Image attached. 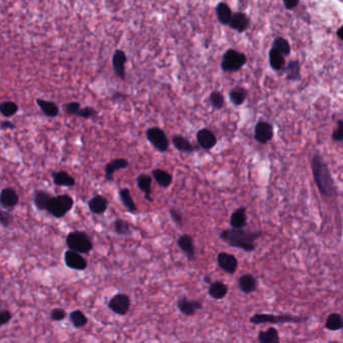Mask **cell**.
<instances>
[{
	"label": "cell",
	"instance_id": "cell-1",
	"mask_svg": "<svg viewBox=\"0 0 343 343\" xmlns=\"http://www.w3.org/2000/svg\"><path fill=\"white\" fill-rule=\"evenodd\" d=\"M262 235L259 231H247L245 229H227L220 233V238L229 246L235 247L246 252H252L256 249L255 241Z\"/></svg>",
	"mask_w": 343,
	"mask_h": 343
},
{
	"label": "cell",
	"instance_id": "cell-2",
	"mask_svg": "<svg viewBox=\"0 0 343 343\" xmlns=\"http://www.w3.org/2000/svg\"><path fill=\"white\" fill-rule=\"evenodd\" d=\"M312 170L315 183L319 191L326 197H332L335 195L334 183L329 173L326 164L323 162L321 157L314 156L312 159Z\"/></svg>",
	"mask_w": 343,
	"mask_h": 343
},
{
	"label": "cell",
	"instance_id": "cell-3",
	"mask_svg": "<svg viewBox=\"0 0 343 343\" xmlns=\"http://www.w3.org/2000/svg\"><path fill=\"white\" fill-rule=\"evenodd\" d=\"M66 245L68 249L79 254H87L94 248L90 237L86 233L80 231H75L68 234L66 237Z\"/></svg>",
	"mask_w": 343,
	"mask_h": 343
},
{
	"label": "cell",
	"instance_id": "cell-4",
	"mask_svg": "<svg viewBox=\"0 0 343 343\" xmlns=\"http://www.w3.org/2000/svg\"><path fill=\"white\" fill-rule=\"evenodd\" d=\"M74 207V199L67 194L53 197L48 204L47 211L55 218H61Z\"/></svg>",
	"mask_w": 343,
	"mask_h": 343
},
{
	"label": "cell",
	"instance_id": "cell-5",
	"mask_svg": "<svg viewBox=\"0 0 343 343\" xmlns=\"http://www.w3.org/2000/svg\"><path fill=\"white\" fill-rule=\"evenodd\" d=\"M306 321V318L295 317L291 315H272V314H255L250 317V322L253 324H263V323H301Z\"/></svg>",
	"mask_w": 343,
	"mask_h": 343
},
{
	"label": "cell",
	"instance_id": "cell-6",
	"mask_svg": "<svg viewBox=\"0 0 343 343\" xmlns=\"http://www.w3.org/2000/svg\"><path fill=\"white\" fill-rule=\"evenodd\" d=\"M246 61L247 58L244 53L235 50H228L222 57L221 67L226 73H235L241 70Z\"/></svg>",
	"mask_w": 343,
	"mask_h": 343
},
{
	"label": "cell",
	"instance_id": "cell-7",
	"mask_svg": "<svg viewBox=\"0 0 343 343\" xmlns=\"http://www.w3.org/2000/svg\"><path fill=\"white\" fill-rule=\"evenodd\" d=\"M148 141L158 152H166L169 149V140L165 132L159 128H150L146 132Z\"/></svg>",
	"mask_w": 343,
	"mask_h": 343
},
{
	"label": "cell",
	"instance_id": "cell-8",
	"mask_svg": "<svg viewBox=\"0 0 343 343\" xmlns=\"http://www.w3.org/2000/svg\"><path fill=\"white\" fill-rule=\"evenodd\" d=\"M131 306V299L127 294L119 293L114 295L108 303V308L119 315H126Z\"/></svg>",
	"mask_w": 343,
	"mask_h": 343
},
{
	"label": "cell",
	"instance_id": "cell-9",
	"mask_svg": "<svg viewBox=\"0 0 343 343\" xmlns=\"http://www.w3.org/2000/svg\"><path fill=\"white\" fill-rule=\"evenodd\" d=\"M197 142L201 149L209 151L212 150L217 144V136L209 129H201L197 132Z\"/></svg>",
	"mask_w": 343,
	"mask_h": 343
},
{
	"label": "cell",
	"instance_id": "cell-10",
	"mask_svg": "<svg viewBox=\"0 0 343 343\" xmlns=\"http://www.w3.org/2000/svg\"><path fill=\"white\" fill-rule=\"evenodd\" d=\"M254 138L260 144H267L273 138V127L270 123L260 121L255 126Z\"/></svg>",
	"mask_w": 343,
	"mask_h": 343
},
{
	"label": "cell",
	"instance_id": "cell-11",
	"mask_svg": "<svg viewBox=\"0 0 343 343\" xmlns=\"http://www.w3.org/2000/svg\"><path fill=\"white\" fill-rule=\"evenodd\" d=\"M64 262L65 265L74 270L82 271L87 267L86 260L81 256V254L75 252L73 250H68L64 254Z\"/></svg>",
	"mask_w": 343,
	"mask_h": 343
},
{
	"label": "cell",
	"instance_id": "cell-12",
	"mask_svg": "<svg viewBox=\"0 0 343 343\" xmlns=\"http://www.w3.org/2000/svg\"><path fill=\"white\" fill-rule=\"evenodd\" d=\"M217 263L219 267L228 274H234L238 268L237 258L226 252H221L217 256Z\"/></svg>",
	"mask_w": 343,
	"mask_h": 343
},
{
	"label": "cell",
	"instance_id": "cell-13",
	"mask_svg": "<svg viewBox=\"0 0 343 343\" xmlns=\"http://www.w3.org/2000/svg\"><path fill=\"white\" fill-rule=\"evenodd\" d=\"M130 166V162L126 158H114L105 167V179L106 181L111 182L113 180V174L117 171L125 170Z\"/></svg>",
	"mask_w": 343,
	"mask_h": 343
},
{
	"label": "cell",
	"instance_id": "cell-14",
	"mask_svg": "<svg viewBox=\"0 0 343 343\" xmlns=\"http://www.w3.org/2000/svg\"><path fill=\"white\" fill-rule=\"evenodd\" d=\"M178 309L187 316H192L194 315L197 311L201 310L203 308V305L200 301L198 300H190L186 297H182L177 302Z\"/></svg>",
	"mask_w": 343,
	"mask_h": 343
},
{
	"label": "cell",
	"instance_id": "cell-15",
	"mask_svg": "<svg viewBox=\"0 0 343 343\" xmlns=\"http://www.w3.org/2000/svg\"><path fill=\"white\" fill-rule=\"evenodd\" d=\"M126 62H127V56L123 51L118 50L114 52L112 55V67L117 77L120 78L121 79H126V67H125Z\"/></svg>",
	"mask_w": 343,
	"mask_h": 343
},
{
	"label": "cell",
	"instance_id": "cell-16",
	"mask_svg": "<svg viewBox=\"0 0 343 343\" xmlns=\"http://www.w3.org/2000/svg\"><path fill=\"white\" fill-rule=\"evenodd\" d=\"M177 244L190 261L195 260V246L193 238L190 235L184 234L180 236L177 240Z\"/></svg>",
	"mask_w": 343,
	"mask_h": 343
},
{
	"label": "cell",
	"instance_id": "cell-17",
	"mask_svg": "<svg viewBox=\"0 0 343 343\" xmlns=\"http://www.w3.org/2000/svg\"><path fill=\"white\" fill-rule=\"evenodd\" d=\"M87 206L89 211L93 214L103 215L107 210L108 201L102 195H96L88 201Z\"/></svg>",
	"mask_w": 343,
	"mask_h": 343
},
{
	"label": "cell",
	"instance_id": "cell-18",
	"mask_svg": "<svg viewBox=\"0 0 343 343\" xmlns=\"http://www.w3.org/2000/svg\"><path fill=\"white\" fill-rule=\"evenodd\" d=\"M19 197L11 188H5L0 193V204L6 209H11L18 204Z\"/></svg>",
	"mask_w": 343,
	"mask_h": 343
},
{
	"label": "cell",
	"instance_id": "cell-19",
	"mask_svg": "<svg viewBox=\"0 0 343 343\" xmlns=\"http://www.w3.org/2000/svg\"><path fill=\"white\" fill-rule=\"evenodd\" d=\"M238 286L243 293L250 294L257 289L258 282L252 274H244L238 280Z\"/></svg>",
	"mask_w": 343,
	"mask_h": 343
},
{
	"label": "cell",
	"instance_id": "cell-20",
	"mask_svg": "<svg viewBox=\"0 0 343 343\" xmlns=\"http://www.w3.org/2000/svg\"><path fill=\"white\" fill-rule=\"evenodd\" d=\"M172 143L176 150L182 153H193L197 150V148L187 138L181 134H175L172 138Z\"/></svg>",
	"mask_w": 343,
	"mask_h": 343
},
{
	"label": "cell",
	"instance_id": "cell-21",
	"mask_svg": "<svg viewBox=\"0 0 343 343\" xmlns=\"http://www.w3.org/2000/svg\"><path fill=\"white\" fill-rule=\"evenodd\" d=\"M152 177L147 174H141L136 177V186L145 194V197L148 201L153 202L151 197L152 195Z\"/></svg>",
	"mask_w": 343,
	"mask_h": 343
},
{
	"label": "cell",
	"instance_id": "cell-22",
	"mask_svg": "<svg viewBox=\"0 0 343 343\" xmlns=\"http://www.w3.org/2000/svg\"><path fill=\"white\" fill-rule=\"evenodd\" d=\"M229 26L238 32H244L249 26V18L245 13L237 12L232 15V18Z\"/></svg>",
	"mask_w": 343,
	"mask_h": 343
},
{
	"label": "cell",
	"instance_id": "cell-23",
	"mask_svg": "<svg viewBox=\"0 0 343 343\" xmlns=\"http://www.w3.org/2000/svg\"><path fill=\"white\" fill-rule=\"evenodd\" d=\"M53 183L57 186L62 187H74L76 185V180L65 171H58L53 173Z\"/></svg>",
	"mask_w": 343,
	"mask_h": 343
},
{
	"label": "cell",
	"instance_id": "cell-24",
	"mask_svg": "<svg viewBox=\"0 0 343 343\" xmlns=\"http://www.w3.org/2000/svg\"><path fill=\"white\" fill-rule=\"evenodd\" d=\"M248 97V90L242 86H236L229 91V99L230 102L236 106H240L245 103Z\"/></svg>",
	"mask_w": 343,
	"mask_h": 343
},
{
	"label": "cell",
	"instance_id": "cell-25",
	"mask_svg": "<svg viewBox=\"0 0 343 343\" xmlns=\"http://www.w3.org/2000/svg\"><path fill=\"white\" fill-rule=\"evenodd\" d=\"M152 176L154 180L158 183V186H161L163 188H168L171 186L173 182V176L162 169H155L152 171Z\"/></svg>",
	"mask_w": 343,
	"mask_h": 343
},
{
	"label": "cell",
	"instance_id": "cell-26",
	"mask_svg": "<svg viewBox=\"0 0 343 343\" xmlns=\"http://www.w3.org/2000/svg\"><path fill=\"white\" fill-rule=\"evenodd\" d=\"M247 225L246 208L241 207L233 212L230 218V226L234 229H243Z\"/></svg>",
	"mask_w": 343,
	"mask_h": 343
},
{
	"label": "cell",
	"instance_id": "cell-27",
	"mask_svg": "<svg viewBox=\"0 0 343 343\" xmlns=\"http://www.w3.org/2000/svg\"><path fill=\"white\" fill-rule=\"evenodd\" d=\"M36 104L48 118H55L59 113V107L53 102L37 99Z\"/></svg>",
	"mask_w": 343,
	"mask_h": 343
},
{
	"label": "cell",
	"instance_id": "cell-28",
	"mask_svg": "<svg viewBox=\"0 0 343 343\" xmlns=\"http://www.w3.org/2000/svg\"><path fill=\"white\" fill-rule=\"evenodd\" d=\"M216 15L218 20L224 26H229L232 18V10L225 2H220L216 6Z\"/></svg>",
	"mask_w": 343,
	"mask_h": 343
},
{
	"label": "cell",
	"instance_id": "cell-29",
	"mask_svg": "<svg viewBox=\"0 0 343 343\" xmlns=\"http://www.w3.org/2000/svg\"><path fill=\"white\" fill-rule=\"evenodd\" d=\"M208 293L214 299H223L228 293V286L221 281L212 282L209 286Z\"/></svg>",
	"mask_w": 343,
	"mask_h": 343
},
{
	"label": "cell",
	"instance_id": "cell-30",
	"mask_svg": "<svg viewBox=\"0 0 343 343\" xmlns=\"http://www.w3.org/2000/svg\"><path fill=\"white\" fill-rule=\"evenodd\" d=\"M259 343H280V337L278 331L270 327L265 331H260L258 334Z\"/></svg>",
	"mask_w": 343,
	"mask_h": 343
},
{
	"label": "cell",
	"instance_id": "cell-31",
	"mask_svg": "<svg viewBox=\"0 0 343 343\" xmlns=\"http://www.w3.org/2000/svg\"><path fill=\"white\" fill-rule=\"evenodd\" d=\"M269 62L273 70L281 71L283 70L284 63H285L284 55L278 51L271 49V51L269 52Z\"/></svg>",
	"mask_w": 343,
	"mask_h": 343
},
{
	"label": "cell",
	"instance_id": "cell-32",
	"mask_svg": "<svg viewBox=\"0 0 343 343\" xmlns=\"http://www.w3.org/2000/svg\"><path fill=\"white\" fill-rule=\"evenodd\" d=\"M325 328L330 331L343 329V317L338 313H331L326 319Z\"/></svg>",
	"mask_w": 343,
	"mask_h": 343
},
{
	"label": "cell",
	"instance_id": "cell-33",
	"mask_svg": "<svg viewBox=\"0 0 343 343\" xmlns=\"http://www.w3.org/2000/svg\"><path fill=\"white\" fill-rule=\"evenodd\" d=\"M119 196H120L122 204L128 209V211L130 213H135L136 212L138 208H136V206H135V204H134V202H133V200H132V198L131 196V192H130L129 189L124 188V189L120 190Z\"/></svg>",
	"mask_w": 343,
	"mask_h": 343
},
{
	"label": "cell",
	"instance_id": "cell-34",
	"mask_svg": "<svg viewBox=\"0 0 343 343\" xmlns=\"http://www.w3.org/2000/svg\"><path fill=\"white\" fill-rule=\"evenodd\" d=\"M33 196H34L33 201H34L36 208L38 210H41V211L47 210L48 204L50 203V201L53 197L49 193L44 192V191H36Z\"/></svg>",
	"mask_w": 343,
	"mask_h": 343
},
{
	"label": "cell",
	"instance_id": "cell-35",
	"mask_svg": "<svg viewBox=\"0 0 343 343\" xmlns=\"http://www.w3.org/2000/svg\"><path fill=\"white\" fill-rule=\"evenodd\" d=\"M70 319L75 327L80 328L86 325L87 318L80 310H75L70 314Z\"/></svg>",
	"mask_w": 343,
	"mask_h": 343
},
{
	"label": "cell",
	"instance_id": "cell-36",
	"mask_svg": "<svg viewBox=\"0 0 343 343\" xmlns=\"http://www.w3.org/2000/svg\"><path fill=\"white\" fill-rule=\"evenodd\" d=\"M18 106L13 102H3L0 104V112L5 118H10L17 112Z\"/></svg>",
	"mask_w": 343,
	"mask_h": 343
},
{
	"label": "cell",
	"instance_id": "cell-37",
	"mask_svg": "<svg viewBox=\"0 0 343 343\" xmlns=\"http://www.w3.org/2000/svg\"><path fill=\"white\" fill-rule=\"evenodd\" d=\"M272 49L278 51L283 55H288L290 53V45H289L288 41L282 37H277V38L274 39L273 44H272Z\"/></svg>",
	"mask_w": 343,
	"mask_h": 343
},
{
	"label": "cell",
	"instance_id": "cell-38",
	"mask_svg": "<svg viewBox=\"0 0 343 343\" xmlns=\"http://www.w3.org/2000/svg\"><path fill=\"white\" fill-rule=\"evenodd\" d=\"M287 79L290 80H297L300 79L299 63L297 61H290L286 67Z\"/></svg>",
	"mask_w": 343,
	"mask_h": 343
},
{
	"label": "cell",
	"instance_id": "cell-39",
	"mask_svg": "<svg viewBox=\"0 0 343 343\" xmlns=\"http://www.w3.org/2000/svg\"><path fill=\"white\" fill-rule=\"evenodd\" d=\"M209 102L215 109H221L225 106V99L219 90H214L209 96Z\"/></svg>",
	"mask_w": 343,
	"mask_h": 343
},
{
	"label": "cell",
	"instance_id": "cell-40",
	"mask_svg": "<svg viewBox=\"0 0 343 343\" xmlns=\"http://www.w3.org/2000/svg\"><path fill=\"white\" fill-rule=\"evenodd\" d=\"M113 228H114V231H116V233L118 235H121V236L131 235V233H132L130 225L122 219L116 220V222H114V224H113Z\"/></svg>",
	"mask_w": 343,
	"mask_h": 343
},
{
	"label": "cell",
	"instance_id": "cell-41",
	"mask_svg": "<svg viewBox=\"0 0 343 343\" xmlns=\"http://www.w3.org/2000/svg\"><path fill=\"white\" fill-rule=\"evenodd\" d=\"M98 116V111L91 106H85V107H81L78 113V117H80L82 119H91L95 118Z\"/></svg>",
	"mask_w": 343,
	"mask_h": 343
},
{
	"label": "cell",
	"instance_id": "cell-42",
	"mask_svg": "<svg viewBox=\"0 0 343 343\" xmlns=\"http://www.w3.org/2000/svg\"><path fill=\"white\" fill-rule=\"evenodd\" d=\"M81 108L80 105L77 102H72L68 103L64 106V110L66 113L71 114V116H78V113L79 111V109Z\"/></svg>",
	"mask_w": 343,
	"mask_h": 343
},
{
	"label": "cell",
	"instance_id": "cell-43",
	"mask_svg": "<svg viewBox=\"0 0 343 343\" xmlns=\"http://www.w3.org/2000/svg\"><path fill=\"white\" fill-rule=\"evenodd\" d=\"M11 223H12V216L6 211L0 210V225L7 228L10 226Z\"/></svg>",
	"mask_w": 343,
	"mask_h": 343
},
{
	"label": "cell",
	"instance_id": "cell-44",
	"mask_svg": "<svg viewBox=\"0 0 343 343\" xmlns=\"http://www.w3.org/2000/svg\"><path fill=\"white\" fill-rule=\"evenodd\" d=\"M332 138L336 142L343 141V121H338V128L333 132Z\"/></svg>",
	"mask_w": 343,
	"mask_h": 343
},
{
	"label": "cell",
	"instance_id": "cell-45",
	"mask_svg": "<svg viewBox=\"0 0 343 343\" xmlns=\"http://www.w3.org/2000/svg\"><path fill=\"white\" fill-rule=\"evenodd\" d=\"M65 315L66 314H65V311L63 309L56 308V309H53L52 311L51 317H52V319L53 320V321H60V320L65 318Z\"/></svg>",
	"mask_w": 343,
	"mask_h": 343
},
{
	"label": "cell",
	"instance_id": "cell-46",
	"mask_svg": "<svg viewBox=\"0 0 343 343\" xmlns=\"http://www.w3.org/2000/svg\"><path fill=\"white\" fill-rule=\"evenodd\" d=\"M11 319V314L8 310L0 311V326L6 324Z\"/></svg>",
	"mask_w": 343,
	"mask_h": 343
},
{
	"label": "cell",
	"instance_id": "cell-47",
	"mask_svg": "<svg viewBox=\"0 0 343 343\" xmlns=\"http://www.w3.org/2000/svg\"><path fill=\"white\" fill-rule=\"evenodd\" d=\"M170 215L172 217V220L177 224V225H182V215L180 212H178L176 209L171 208L170 209Z\"/></svg>",
	"mask_w": 343,
	"mask_h": 343
},
{
	"label": "cell",
	"instance_id": "cell-48",
	"mask_svg": "<svg viewBox=\"0 0 343 343\" xmlns=\"http://www.w3.org/2000/svg\"><path fill=\"white\" fill-rule=\"evenodd\" d=\"M299 0H283V3L287 9H293L298 5Z\"/></svg>",
	"mask_w": 343,
	"mask_h": 343
},
{
	"label": "cell",
	"instance_id": "cell-49",
	"mask_svg": "<svg viewBox=\"0 0 343 343\" xmlns=\"http://www.w3.org/2000/svg\"><path fill=\"white\" fill-rule=\"evenodd\" d=\"M0 128L3 129V130H13V129H15V125L12 124L11 122L4 121L0 124Z\"/></svg>",
	"mask_w": 343,
	"mask_h": 343
},
{
	"label": "cell",
	"instance_id": "cell-50",
	"mask_svg": "<svg viewBox=\"0 0 343 343\" xmlns=\"http://www.w3.org/2000/svg\"><path fill=\"white\" fill-rule=\"evenodd\" d=\"M337 35H338V37H339L341 40H343V26H341V27L338 29Z\"/></svg>",
	"mask_w": 343,
	"mask_h": 343
},
{
	"label": "cell",
	"instance_id": "cell-51",
	"mask_svg": "<svg viewBox=\"0 0 343 343\" xmlns=\"http://www.w3.org/2000/svg\"><path fill=\"white\" fill-rule=\"evenodd\" d=\"M204 280H205V282H207V283H209V284H211L212 282H211V279H210V277L209 276H206L205 278H204Z\"/></svg>",
	"mask_w": 343,
	"mask_h": 343
},
{
	"label": "cell",
	"instance_id": "cell-52",
	"mask_svg": "<svg viewBox=\"0 0 343 343\" xmlns=\"http://www.w3.org/2000/svg\"><path fill=\"white\" fill-rule=\"evenodd\" d=\"M329 343H338V342H336V341H330Z\"/></svg>",
	"mask_w": 343,
	"mask_h": 343
}]
</instances>
